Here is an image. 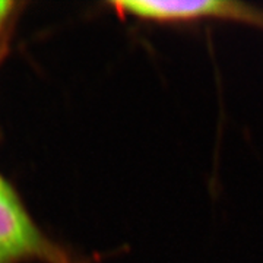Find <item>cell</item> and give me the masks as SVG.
I'll return each mask as SVG.
<instances>
[{"label":"cell","mask_w":263,"mask_h":263,"mask_svg":"<svg viewBox=\"0 0 263 263\" xmlns=\"http://www.w3.org/2000/svg\"><path fill=\"white\" fill-rule=\"evenodd\" d=\"M40 237L10 189L0 187V263H9L40 249Z\"/></svg>","instance_id":"obj_2"},{"label":"cell","mask_w":263,"mask_h":263,"mask_svg":"<svg viewBox=\"0 0 263 263\" xmlns=\"http://www.w3.org/2000/svg\"><path fill=\"white\" fill-rule=\"evenodd\" d=\"M120 12L148 21L189 22L200 18H224L263 27V9L233 0H135L114 5Z\"/></svg>","instance_id":"obj_1"},{"label":"cell","mask_w":263,"mask_h":263,"mask_svg":"<svg viewBox=\"0 0 263 263\" xmlns=\"http://www.w3.org/2000/svg\"><path fill=\"white\" fill-rule=\"evenodd\" d=\"M3 184H5V183H3V181H2V180H0V187H2V186H3Z\"/></svg>","instance_id":"obj_4"},{"label":"cell","mask_w":263,"mask_h":263,"mask_svg":"<svg viewBox=\"0 0 263 263\" xmlns=\"http://www.w3.org/2000/svg\"><path fill=\"white\" fill-rule=\"evenodd\" d=\"M9 6H10L9 2L0 0V22H2V19L6 16V13H8V9H9Z\"/></svg>","instance_id":"obj_3"}]
</instances>
